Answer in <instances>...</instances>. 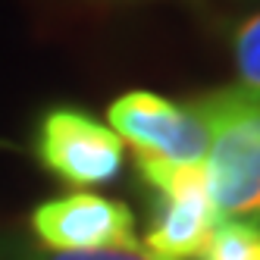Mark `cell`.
<instances>
[{
  "instance_id": "obj_3",
  "label": "cell",
  "mask_w": 260,
  "mask_h": 260,
  "mask_svg": "<svg viewBox=\"0 0 260 260\" xmlns=\"http://www.w3.org/2000/svg\"><path fill=\"white\" fill-rule=\"evenodd\" d=\"M35 157L72 188H94L119 176L125 147L113 128L85 110L50 107L35 128Z\"/></svg>"
},
{
  "instance_id": "obj_6",
  "label": "cell",
  "mask_w": 260,
  "mask_h": 260,
  "mask_svg": "<svg viewBox=\"0 0 260 260\" xmlns=\"http://www.w3.org/2000/svg\"><path fill=\"white\" fill-rule=\"evenodd\" d=\"M198 260H260V226L257 222H219L207 251Z\"/></svg>"
},
{
  "instance_id": "obj_7",
  "label": "cell",
  "mask_w": 260,
  "mask_h": 260,
  "mask_svg": "<svg viewBox=\"0 0 260 260\" xmlns=\"http://www.w3.org/2000/svg\"><path fill=\"white\" fill-rule=\"evenodd\" d=\"M4 260H154L138 248H104V251H47V248H31L19 241H7Z\"/></svg>"
},
{
  "instance_id": "obj_8",
  "label": "cell",
  "mask_w": 260,
  "mask_h": 260,
  "mask_svg": "<svg viewBox=\"0 0 260 260\" xmlns=\"http://www.w3.org/2000/svg\"><path fill=\"white\" fill-rule=\"evenodd\" d=\"M235 66L241 85L260 94V13L245 19L235 31Z\"/></svg>"
},
{
  "instance_id": "obj_2",
  "label": "cell",
  "mask_w": 260,
  "mask_h": 260,
  "mask_svg": "<svg viewBox=\"0 0 260 260\" xmlns=\"http://www.w3.org/2000/svg\"><path fill=\"white\" fill-rule=\"evenodd\" d=\"M138 176L154 191L144 254L154 260H198L219 226V213L207 191L204 163L182 166L135 154Z\"/></svg>"
},
{
  "instance_id": "obj_4",
  "label": "cell",
  "mask_w": 260,
  "mask_h": 260,
  "mask_svg": "<svg viewBox=\"0 0 260 260\" xmlns=\"http://www.w3.org/2000/svg\"><path fill=\"white\" fill-rule=\"evenodd\" d=\"M113 132L135 154L166 163L198 166L207 160V128L191 104H173L154 91H125L107 110Z\"/></svg>"
},
{
  "instance_id": "obj_1",
  "label": "cell",
  "mask_w": 260,
  "mask_h": 260,
  "mask_svg": "<svg viewBox=\"0 0 260 260\" xmlns=\"http://www.w3.org/2000/svg\"><path fill=\"white\" fill-rule=\"evenodd\" d=\"M207 128V191L219 219L260 216V94L245 85L207 91L191 101Z\"/></svg>"
},
{
  "instance_id": "obj_5",
  "label": "cell",
  "mask_w": 260,
  "mask_h": 260,
  "mask_svg": "<svg viewBox=\"0 0 260 260\" xmlns=\"http://www.w3.org/2000/svg\"><path fill=\"white\" fill-rule=\"evenodd\" d=\"M31 232L47 251H104L138 248L135 213L128 204L94 191H76L44 201L31 210Z\"/></svg>"
}]
</instances>
